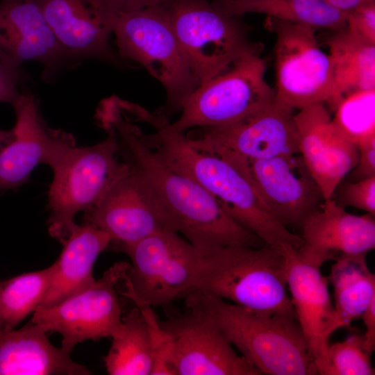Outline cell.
<instances>
[{
    "instance_id": "obj_37",
    "label": "cell",
    "mask_w": 375,
    "mask_h": 375,
    "mask_svg": "<svg viewBox=\"0 0 375 375\" xmlns=\"http://www.w3.org/2000/svg\"><path fill=\"white\" fill-rule=\"evenodd\" d=\"M360 317L366 328L363 335L364 345L365 349L372 353L375 349V298L372 299Z\"/></svg>"
},
{
    "instance_id": "obj_8",
    "label": "cell",
    "mask_w": 375,
    "mask_h": 375,
    "mask_svg": "<svg viewBox=\"0 0 375 375\" xmlns=\"http://www.w3.org/2000/svg\"><path fill=\"white\" fill-rule=\"evenodd\" d=\"M131 264L121 293L134 303L166 307L194 288L204 255L179 233L156 232L122 248Z\"/></svg>"
},
{
    "instance_id": "obj_24",
    "label": "cell",
    "mask_w": 375,
    "mask_h": 375,
    "mask_svg": "<svg viewBox=\"0 0 375 375\" xmlns=\"http://www.w3.org/2000/svg\"><path fill=\"white\" fill-rule=\"evenodd\" d=\"M326 44L334 85L331 108L335 109L349 94L375 89V44L363 40L347 27L334 31Z\"/></svg>"
},
{
    "instance_id": "obj_36",
    "label": "cell",
    "mask_w": 375,
    "mask_h": 375,
    "mask_svg": "<svg viewBox=\"0 0 375 375\" xmlns=\"http://www.w3.org/2000/svg\"><path fill=\"white\" fill-rule=\"evenodd\" d=\"M105 8L112 14L138 11L143 8L172 0H101Z\"/></svg>"
},
{
    "instance_id": "obj_31",
    "label": "cell",
    "mask_w": 375,
    "mask_h": 375,
    "mask_svg": "<svg viewBox=\"0 0 375 375\" xmlns=\"http://www.w3.org/2000/svg\"><path fill=\"white\" fill-rule=\"evenodd\" d=\"M149 335L152 365L150 375H176L174 344L169 333L161 325L149 305L137 303Z\"/></svg>"
},
{
    "instance_id": "obj_10",
    "label": "cell",
    "mask_w": 375,
    "mask_h": 375,
    "mask_svg": "<svg viewBox=\"0 0 375 375\" xmlns=\"http://www.w3.org/2000/svg\"><path fill=\"white\" fill-rule=\"evenodd\" d=\"M265 26L275 35V100L294 110L319 103L330 105L334 97L332 67L328 53L319 46L317 28L269 17Z\"/></svg>"
},
{
    "instance_id": "obj_27",
    "label": "cell",
    "mask_w": 375,
    "mask_h": 375,
    "mask_svg": "<svg viewBox=\"0 0 375 375\" xmlns=\"http://www.w3.org/2000/svg\"><path fill=\"white\" fill-rule=\"evenodd\" d=\"M111 346L103 361L110 375H150L151 347L144 320L137 306L122 317L110 337Z\"/></svg>"
},
{
    "instance_id": "obj_7",
    "label": "cell",
    "mask_w": 375,
    "mask_h": 375,
    "mask_svg": "<svg viewBox=\"0 0 375 375\" xmlns=\"http://www.w3.org/2000/svg\"><path fill=\"white\" fill-rule=\"evenodd\" d=\"M189 66L205 83L263 46L250 38L242 17L228 15L208 0H172L165 3Z\"/></svg>"
},
{
    "instance_id": "obj_32",
    "label": "cell",
    "mask_w": 375,
    "mask_h": 375,
    "mask_svg": "<svg viewBox=\"0 0 375 375\" xmlns=\"http://www.w3.org/2000/svg\"><path fill=\"white\" fill-rule=\"evenodd\" d=\"M339 206H351L375 215V176L344 183L340 188Z\"/></svg>"
},
{
    "instance_id": "obj_35",
    "label": "cell",
    "mask_w": 375,
    "mask_h": 375,
    "mask_svg": "<svg viewBox=\"0 0 375 375\" xmlns=\"http://www.w3.org/2000/svg\"><path fill=\"white\" fill-rule=\"evenodd\" d=\"M357 145L358 160L352 172L353 181L375 176V132L363 136Z\"/></svg>"
},
{
    "instance_id": "obj_18",
    "label": "cell",
    "mask_w": 375,
    "mask_h": 375,
    "mask_svg": "<svg viewBox=\"0 0 375 375\" xmlns=\"http://www.w3.org/2000/svg\"><path fill=\"white\" fill-rule=\"evenodd\" d=\"M70 63L117 61L110 38L117 15L101 0H35Z\"/></svg>"
},
{
    "instance_id": "obj_11",
    "label": "cell",
    "mask_w": 375,
    "mask_h": 375,
    "mask_svg": "<svg viewBox=\"0 0 375 375\" xmlns=\"http://www.w3.org/2000/svg\"><path fill=\"white\" fill-rule=\"evenodd\" d=\"M129 267L124 261L110 267L89 287L51 306H39L31 322L62 336L61 347L71 353L85 340L111 337L122 323L117 286Z\"/></svg>"
},
{
    "instance_id": "obj_26",
    "label": "cell",
    "mask_w": 375,
    "mask_h": 375,
    "mask_svg": "<svg viewBox=\"0 0 375 375\" xmlns=\"http://www.w3.org/2000/svg\"><path fill=\"white\" fill-rule=\"evenodd\" d=\"M211 3L231 16L262 14L282 21L332 31L347 26L344 14L324 0H212Z\"/></svg>"
},
{
    "instance_id": "obj_6",
    "label": "cell",
    "mask_w": 375,
    "mask_h": 375,
    "mask_svg": "<svg viewBox=\"0 0 375 375\" xmlns=\"http://www.w3.org/2000/svg\"><path fill=\"white\" fill-rule=\"evenodd\" d=\"M107 136L91 147H69L51 169L47 196L49 235L62 244L76 224L75 216L92 209L110 188L130 172L121 160L116 138Z\"/></svg>"
},
{
    "instance_id": "obj_25",
    "label": "cell",
    "mask_w": 375,
    "mask_h": 375,
    "mask_svg": "<svg viewBox=\"0 0 375 375\" xmlns=\"http://www.w3.org/2000/svg\"><path fill=\"white\" fill-rule=\"evenodd\" d=\"M366 256L359 253L338 259L326 277L333 289V332L360 317L375 298V276L368 267Z\"/></svg>"
},
{
    "instance_id": "obj_29",
    "label": "cell",
    "mask_w": 375,
    "mask_h": 375,
    "mask_svg": "<svg viewBox=\"0 0 375 375\" xmlns=\"http://www.w3.org/2000/svg\"><path fill=\"white\" fill-rule=\"evenodd\" d=\"M334 110L333 122L356 144L363 136L375 132V89L347 94Z\"/></svg>"
},
{
    "instance_id": "obj_28",
    "label": "cell",
    "mask_w": 375,
    "mask_h": 375,
    "mask_svg": "<svg viewBox=\"0 0 375 375\" xmlns=\"http://www.w3.org/2000/svg\"><path fill=\"white\" fill-rule=\"evenodd\" d=\"M52 265L0 282V331L14 329L36 310L51 282Z\"/></svg>"
},
{
    "instance_id": "obj_23",
    "label": "cell",
    "mask_w": 375,
    "mask_h": 375,
    "mask_svg": "<svg viewBox=\"0 0 375 375\" xmlns=\"http://www.w3.org/2000/svg\"><path fill=\"white\" fill-rule=\"evenodd\" d=\"M110 243L108 235L96 226L76 224L52 265L50 285L40 306L55 305L94 283V262Z\"/></svg>"
},
{
    "instance_id": "obj_9",
    "label": "cell",
    "mask_w": 375,
    "mask_h": 375,
    "mask_svg": "<svg viewBox=\"0 0 375 375\" xmlns=\"http://www.w3.org/2000/svg\"><path fill=\"white\" fill-rule=\"evenodd\" d=\"M267 64L260 54L242 58L227 70L199 85L185 101L170 127L223 126L239 122L275 101V89L265 79Z\"/></svg>"
},
{
    "instance_id": "obj_16",
    "label": "cell",
    "mask_w": 375,
    "mask_h": 375,
    "mask_svg": "<svg viewBox=\"0 0 375 375\" xmlns=\"http://www.w3.org/2000/svg\"><path fill=\"white\" fill-rule=\"evenodd\" d=\"M248 163L263 199L288 229L301 228L324 205L323 194L300 153L248 160Z\"/></svg>"
},
{
    "instance_id": "obj_30",
    "label": "cell",
    "mask_w": 375,
    "mask_h": 375,
    "mask_svg": "<svg viewBox=\"0 0 375 375\" xmlns=\"http://www.w3.org/2000/svg\"><path fill=\"white\" fill-rule=\"evenodd\" d=\"M371 354L365 347L363 335L353 334L329 344L324 375H374Z\"/></svg>"
},
{
    "instance_id": "obj_17",
    "label": "cell",
    "mask_w": 375,
    "mask_h": 375,
    "mask_svg": "<svg viewBox=\"0 0 375 375\" xmlns=\"http://www.w3.org/2000/svg\"><path fill=\"white\" fill-rule=\"evenodd\" d=\"M31 60L43 65L47 81L70 64L35 0H1L0 61L21 67Z\"/></svg>"
},
{
    "instance_id": "obj_2",
    "label": "cell",
    "mask_w": 375,
    "mask_h": 375,
    "mask_svg": "<svg viewBox=\"0 0 375 375\" xmlns=\"http://www.w3.org/2000/svg\"><path fill=\"white\" fill-rule=\"evenodd\" d=\"M169 117L156 111L145 122L154 131L142 138L166 164L203 187L240 226L265 244L278 251L287 246L299 250V235L276 218L261 196L250 172L248 160L192 133L170 127Z\"/></svg>"
},
{
    "instance_id": "obj_39",
    "label": "cell",
    "mask_w": 375,
    "mask_h": 375,
    "mask_svg": "<svg viewBox=\"0 0 375 375\" xmlns=\"http://www.w3.org/2000/svg\"><path fill=\"white\" fill-rule=\"evenodd\" d=\"M12 130H0V149L12 140Z\"/></svg>"
},
{
    "instance_id": "obj_13",
    "label": "cell",
    "mask_w": 375,
    "mask_h": 375,
    "mask_svg": "<svg viewBox=\"0 0 375 375\" xmlns=\"http://www.w3.org/2000/svg\"><path fill=\"white\" fill-rule=\"evenodd\" d=\"M84 219L108 234L118 251L156 232L173 231L147 184L131 168L97 205L84 213Z\"/></svg>"
},
{
    "instance_id": "obj_15",
    "label": "cell",
    "mask_w": 375,
    "mask_h": 375,
    "mask_svg": "<svg viewBox=\"0 0 375 375\" xmlns=\"http://www.w3.org/2000/svg\"><path fill=\"white\" fill-rule=\"evenodd\" d=\"M294 119L299 153L325 201L330 200L344 177L356 166L358 145L336 126L324 103L299 110Z\"/></svg>"
},
{
    "instance_id": "obj_21",
    "label": "cell",
    "mask_w": 375,
    "mask_h": 375,
    "mask_svg": "<svg viewBox=\"0 0 375 375\" xmlns=\"http://www.w3.org/2000/svg\"><path fill=\"white\" fill-rule=\"evenodd\" d=\"M294 110L277 102L239 122L199 128L194 135L248 160L299 153Z\"/></svg>"
},
{
    "instance_id": "obj_33",
    "label": "cell",
    "mask_w": 375,
    "mask_h": 375,
    "mask_svg": "<svg viewBox=\"0 0 375 375\" xmlns=\"http://www.w3.org/2000/svg\"><path fill=\"white\" fill-rule=\"evenodd\" d=\"M344 14L348 30L367 42L375 44V2Z\"/></svg>"
},
{
    "instance_id": "obj_5",
    "label": "cell",
    "mask_w": 375,
    "mask_h": 375,
    "mask_svg": "<svg viewBox=\"0 0 375 375\" xmlns=\"http://www.w3.org/2000/svg\"><path fill=\"white\" fill-rule=\"evenodd\" d=\"M119 55L139 62L165 88L160 110L169 117L181 111L199 85L185 58L165 3L117 15L113 33Z\"/></svg>"
},
{
    "instance_id": "obj_14",
    "label": "cell",
    "mask_w": 375,
    "mask_h": 375,
    "mask_svg": "<svg viewBox=\"0 0 375 375\" xmlns=\"http://www.w3.org/2000/svg\"><path fill=\"white\" fill-rule=\"evenodd\" d=\"M160 322L172 338L176 375L262 374L203 312L188 308Z\"/></svg>"
},
{
    "instance_id": "obj_34",
    "label": "cell",
    "mask_w": 375,
    "mask_h": 375,
    "mask_svg": "<svg viewBox=\"0 0 375 375\" xmlns=\"http://www.w3.org/2000/svg\"><path fill=\"white\" fill-rule=\"evenodd\" d=\"M26 81V75L21 67L10 66L0 61V102L11 105L22 92L19 88Z\"/></svg>"
},
{
    "instance_id": "obj_12",
    "label": "cell",
    "mask_w": 375,
    "mask_h": 375,
    "mask_svg": "<svg viewBox=\"0 0 375 375\" xmlns=\"http://www.w3.org/2000/svg\"><path fill=\"white\" fill-rule=\"evenodd\" d=\"M12 106L16 122L12 140L0 149V190H15L28 182L40 164L52 169L76 145L71 133L47 126L32 93L22 92Z\"/></svg>"
},
{
    "instance_id": "obj_22",
    "label": "cell",
    "mask_w": 375,
    "mask_h": 375,
    "mask_svg": "<svg viewBox=\"0 0 375 375\" xmlns=\"http://www.w3.org/2000/svg\"><path fill=\"white\" fill-rule=\"evenodd\" d=\"M38 324L0 331V375H89L70 353L54 347Z\"/></svg>"
},
{
    "instance_id": "obj_1",
    "label": "cell",
    "mask_w": 375,
    "mask_h": 375,
    "mask_svg": "<svg viewBox=\"0 0 375 375\" xmlns=\"http://www.w3.org/2000/svg\"><path fill=\"white\" fill-rule=\"evenodd\" d=\"M95 119L115 135L120 158L147 184L168 217L172 230L204 256L261 241L237 223L199 183L173 169L150 149L142 130L119 106L117 96L103 99Z\"/></svg>"
},
{
    "instance_id": "obj_4",
    "label": "cell",
    "mask_w": 375,
    "mask_h": 375,
    "mask_svg": "<svg viewBox=\"0 0 375 375\" xmlns=\"http://www.w3.org/2000/svg\"><path fill=\"white\" fill-rule=\"evenodd\" d=\"M193 289L258 314L297 319L287 291L285 256L267 244L229 247L204 256Z\"/></svg>"
},
{
    "instance_id": "obj_20",
    "label": "cell",
    "mask_w": 375,
    "mask_h": 375,
    "mask_svg": "<svg viewBox=\"0 0 375 375\" xmlns=\"http://www.w3.org/2000/svg\"><path fill=\"white\" fill-rule=\"evenodd\" d=\"M290 246L281 249L285 259L287 287L296 318L318 374L328 366L327 350L333 333L335 309L327 278L319 268L301 262Z\"/></svg>"
},
{
    "instance_id": "obj_38",
    "label": "cell",
    "mask_w": 375,
    "mask_h": 375,
    "mask_svg": "<svg viewBox=\"0 0 375 375\" xmlns=\"http://www.w3.org/2000/svg\"><path fill=\"white\" fill-rule=\"evenodd\" d=\"M330 6L344 13L375 0H324Z\"/></svg>"
},
{
    "instance_id": "obj_19",
    "label": "cell",
    "mask_w": 375,
    "mask_h": 375,
    "mask_svg": "<svg viewBox=\"0 0 375 375\" xmlns=\"http://www.w3.org/2000/svg\"><path fill=\"white\" fill-rule=\"evenodd\" d=\"M301 229L303 244L297 256L317 268L328 260L367 253L375 247L374 216L351 214L333 198L310 215Z\"/></svg>"
},
{
    "instance_id": "obj_3",
    "label": "cell",
    "mask_w": 375,
    "mask_h": 375,
    "mask_svg": "<svg viewBox=\"0 0 375 375\" xmlns=\"http://www.w3.org/2000/svg\"><path fill=\"white\" fill-rule=\"evenodd\" d=\"M184 296L187 308L210 317L262 374H318L294 317L258 314L198 289Z\"/></svg>"
}]
</instances>
